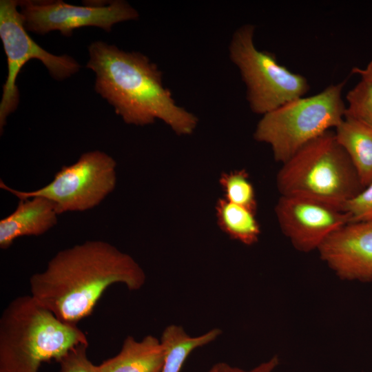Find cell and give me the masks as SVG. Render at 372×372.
<instances>
[{
  "label": "cell",
  "mask_w": 372,
  "mask_h": 372,
  "mask_svg": "<svg viewBox=\"0 0 372 372\" xmlns=\"http://www.w3.org/2000/svg\"><path fill=\"white\" fill-rule=\"evenodd\" d=\"M88 344H81L70 349L58 362L59 372H101L99 365L94 364L88 358Z\"/></svg>",
  "instance_id": "19"
},
{
  "label": "cell",
  "mask_w": 372,
  "mask_h": 372,
  "mask_svg": "<svg viewBox=\"0 0 372 372\" xmlns=\"http://www.w3.org/2000/svg\"><path fill=\"white\" fill-rule=\"evenodd\" d=\"M349 216V223L372 220V183L342 207Z\"/></svg>",
  "instance_id": "20"
},
{
  "label": "cell",
  "mask_w": 372,
  "mask_h": 372,
  "mask_svg": "<svg viewBox=\"0 0 372 372\" xmlns=\"http://www.w3.org/2000/svg\"><path fill=\"white\" fill-rule=\"evenodd\" d=\"M18 7L19 1H0V37L7 56L8 71L0 103L1 134L8 116L19 105V93L16 79L22 67L29 60L41 61L50 75L59 81L70 77L81 68L72 57L66 54H52L39 45L28 34Z\"/></svg>",
  "instance_id": "8"
},
{
  "label": "cell",
  "mask_w": 372,
  "mask_h": 372,
  "mask_svg": "<svg viewBox=\"0 0 372 372\" xmlns=\"http://www.w3.org/2000/svg\"><path fill=\"white\" fill-rule=\"evenodd\" d=\"M221 333L220 329L214 328L200 335L191 336L180 325H168L160 339L165 355L160 372H180L193 351L214 341Z\"/></svg>",
  "instance_id": "15"
},
{
  "label": "cell",
  "mask_w": 372,
  "mask_h": 372,
  "mask_svg": "<svg viewBox=\"0 0 372 372\" xmlns=\"http://www.w3.org/2000/svg\"><path fill=\"white\" fill-rule=\"evenodd\" d=\"M280 196H297L340 208L363 189L335 132L311 141L282 163L276 178Z\"/></svg>",
  "instance_id": "4"
},
{
  "label": "cell",
  "mask_w": 372,
  "mask_h": 372,
  "mask_svg": "<svg viewBox=\"0 0 372 372\" xmlns=\"http://www.w3.org/2000/svg\"><path fill=\"white\" fill-rule=\"evenodd\" d=\"M345 81L309 96L293 99L262 116L254 137L270 145L273 158L285 163L304 145L335 129L345 116Z\"/></svg>",
  "instance_id": "5"
},
{
  "label": "cell",
  "mask_w": 372,
  "mask_h": 372,
  "mask_svg": "<svg viewBox=\"0 0 372 372\" xmlns=\"http://www.w3.org/2000/svg\"><path fill=\"white\" fill-rule=\"evenodd\" d=\"M20 13L28 31L45 34L58 30L70 37L73 30L94 26L110 32L117 23L136 20L138 13L127 2L112 1L105 5L74 6L62 1H19Z\"/></svg>",
  "instance_id": "9"
},
{
  "label": "cell",
  "mask_w": 372,
  "mask_h": 372,
  "mask_svg": "<svg viewBox=\"0 0 372 372\" xmlns=\"http://www.w3.org/2000/svg\"><path fill=\"white\" fill-rule=\"evenodd\" d=\"M279 364L278 358L275 355L269 360L261 363L249 371H245L238 367H234L225 362L216 363L217 372H272Z\"/></svg>",
  "instance_id": "21"
},
{
  "label": "cell",
  "mask_w": 372,
  "mask_h": 372,
  "mask_svg": "<svg viewBox=\"0 0 372 372\" xmlns=\"http://www.w3.org/2000/svg\"><path fill=\"white\" fill-rule=\"evenodd\" d=\"M206 372H217L216 364H214L208 371Z\"/></svg>",
  "instance_id": "23"
},
{
  "label": "cell",
  "mask_w": 372,
  "mask_h": 372,
  "mask_svg": "<svg viewBox=\"0 0 372 372\" xmlns=\"http://www.w3.org/2000/svg\"><path fill=\"white\" fill-rule=\"evenodd\" d=\"M81 344L88 340L76 324L58 319L31 295L18 296L0 318V372H38Z\"/></svg>",
  "instance_id": "3"
},
{
  "label": "cell",
  "mask_w": 372,
  "mask_h": 372,
  "mask_svg": "<svg viewBox=\"0 0 372 372\" xmlns=\"http://www.w3.org/2000/svg\"><path fill=\"white\" fill-rule=\"evenodd\" d=\"M216 211L219 227L230 238L247 245L258 242L260 228L255 212L225 198L218 200Z\"/></svg>",
  "instance_id": "16"
},
{
  "label": "cell",
  "mask_w": 372,
  "mask_h": 372,
  "mask_svg": "<svg viewBox=\"0 0 372 372\" xmlns=\"http://www.w3.org/2000/svg\"><path fill=\"white\" fill-rule=\"evenodd\" d=\"M318 251L342 280H372V220L349 223L330 235Z\"/></svg>",
  "instance_id": "11"
},
{
  "label": "cell",
  "mask_w": 372,
  "mask_h": 372,
  "mask_svg": "<svg viewBox=\"0 0 372 372\" xmlns=\"http://www.w3.org/2000/svg\"><path fill=\"white\" fill-rule=\"evenodd\" d=\"M88 50L86 67L95 73V91L125 123L146 125L160 119L178 135L194 131L197 117L176 103L162 72L147 56L100 41Z\"/></svg>",
  "instance_id": "2"
},
{
  "label": "cell",
  "mask_w": 372,
  "mask_h": 372,
  "mask_svg": "<svg viewBox=\"0 0 372 372\" xmlns=\"http://www.w3.org/2000/svg\"><path fill=\"white\" fill-rule=\"evenodd\" d=\"M219 183L225 192V198L238 205L256 211L257 203L253 185L245 169L224 173Z\"/></svg>",
  "instance_id": "17"
},
{
  "label": "cell",
  "mask_w": 372,
  "mask_h": 372,
  "mask_svg": "<svg viewBox=\"0 0 372 372\" xmlns=\"http://www.w3.org/2000/svg\"><path fill=\"white\" fill-rule=\"evenodd\" d=\"M345 116L372 129V85L361 81L346 96Z\"/></svg>",
  "instance_id": "18"
},
{
  "label": "cell",
  "mask_w": 372,
  "mask_h": 372,
  "mask_svg": "<svg viewBox=\"0 0 372 372\" xmlns=\"http://www.w3.org/2000/svg\"><path fill=\"white\" fill-rule=\"evenodd\" d=\"M334 132L364 188L372 183V129L344 117Z\"/></svg>",
  "instance_id": "14"
},
{
  "label": "cell",
  "mask_w": 372,
  "mask_h": 372,
  "mask_svg": "<svg viewBox=\"0 0 372 372\" xmlns=\"http://www.w3.org/2000/svg\"><path fill=\"white\" fill-rule=\"evenodd\" d=\"M164 357L161 340L154 335H146L141 340L128 335L119 353L99 366L101 372H160Z\"/></svg>",
  "instance_id": "13"
},
{
  "label": "cell",
  "mask_w": 372,
  "mask_h": 372,
  "mask_svg": "<svg viewBox=\"0 0 372 372\" xmlns=\"http://www.w3.org/2000/svg\"><path fill=\"white\" fill-rule=\"evenodd\" d=\"M55 205L41 197L19 199L15 210L0 220V248H9L19 237L40 236L57 223Z\"/></svg>",
  "instance_id": "12"
},
{
  "label": "cell",
  "mask_w": 372,
  "mask_h": 372,
  "mask_svg": "<svg viewBox=\"0 0 372 372\" xmlns=\"http://www.w3.org/2000/svg\"><path fill=\"white\" fill-rule=\"evenodd\" d=\"M116 163L104 152L95 150L81 154L78 161L63 166L53 180L43 187L30 192L8 187L2 180L0 188L19 199L34 196L52 201L59 214L83 211L99 205L115 188Z\"/></svg>",
  "instance_id": "7"
},
{
  "label": "cell",
  "mask_w": 372,
  "mask_h": 372,
  "mask_svg": "<svg viewBox=\"0 0 372 372\" xmlns=\"http://www.w3.org/2000/svg\"><path fill=\"white\" fill-rule=\"evenodd\" d=\"M255 25L244 24L232 35L230 60L237 67L246 87L251 110L262 116L309 90L307 79L280 65L273 53L258 50L254 43Z\"/></svg>",
  "instance_id": "6"
},
{
  "label": "cell",
  "mask_w": 372,
  "mask_h": 372,
  "mask_svg": "<svg viewBox=\"0 0 372 372\" xmlns=\"http://www.w3.org/2000/svg\"><path fill=\"white\" fill-rule=\"evenodd\" d=\"M275 212L284 235L302 252L318 250L330 235L350 222L342 208L302 196H280Z\"/></svg>",
  "instance_id": "10"
},
{
  "label": "cell",
  "mask_w": 372,
  "mask_h": 372,
  "mask_svg": "<svg viewBox=\"0 0 372 372\" xmlns=\"http://www.w3.org/2000/svg\"><path fill=\"white\" fill-rule=\"evenodd\" d=\"M351 72L360 76L361 81L372 85V59L364 68H353Z\"/></svg>",
  "instance_id": "22"
},
{
  "label": "cell",
  "mask_w": 372,
  "mask_h": 372,
  "mask_svg": "<svg viewBox=\"0 0 372 372\" xmlns=\"http://www.w3.org/2000/svg\"><path fill=\"white\" fill-rule=\"evenodd\" d=\"M146 276L130 255L107 242L87 240L57 252L41 272L31 276L30 295L61 321L76 324L92 314L115 283L140 289Z\"/></svg>",
  "instance_id": "1"
}]
</instances>
